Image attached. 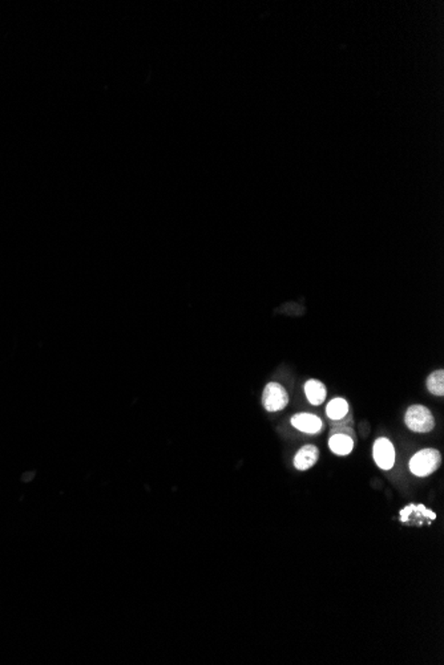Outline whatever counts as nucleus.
<instances>
[{"label": "nucleus", "mask_w": 444, "mask_h": 665, "mask_svg": "<svg viewBox=\"0 0 444 665\" xmlns=\"http://www.w3.org/2000/svg\"><path fill=\"white\" fill-rule=\"evenodd\" d=\"M319 458V451L314 445H306L297 451L294 457V466L295 469L304 472L313 468Z\"/></svg>", "instance_id": "nucleus-7"}, {"label": "nucleus", "mask_w": 444, "mask_h": 665, "mask_svg": "<svg viewBox=\"0 0 444 665\" xmlns=\"http://www.w3.org/2000/svg\"><path fill=\"white\" fill-rule=\"evenodd\" d=\"M304 393L310 404L321 405L326 398V386L319 380H309L304 384Z\"/></svg>", "instance_id": "nucleus-9"}, {"label": "nucleus", "mask_w": 444, "mask_h": 665, "mask_svg": "<svg viewBox=\"0 0 444 665\" xmlns=\"http://www.w3.org/2000/svg\"><path fill=\"white\" fill-rule=\"evenodd\" d=\"M442 463L440 453L436 449H423L412 456L410 470L416 477H427L439 469Z\"/></svg>", "instance_id": "nucleus-1"}, {"label": "nucleus", "mask_w": 444, "mask_h": 665, "mask_svg": "<svg viewBox=\"0 0 444 665\" xmlns=\"http://www.w3.org/2000/svg\"><path fill=\"white\" fill-rule=\"evenodd\" d=\"M292 425L295 429L309 434H317L322 430V421L312 413H298L292 417Z\"/></svg>", "instance_id": "nucleus-6"}, {"label": "nucleus", "mask_w": 444, "mask_h": 665, "mask_svg": "<svg viewBox=\"0 0 444 665\" xmlns=\"http://www.w3.org/2000/svg\"><path fill=\"white\" fill-rule=\"evenodd\" d=\"M326 415H327L329 419L333 420V421L345 420V417L348 415V403H347L345 398H342V397L333 398V400L327 404Z\"/></svg>", "instance_id": "nucleus-10"}, {"label": "nucleus", "mask_w": 444, "mask_h": 665, "mask_svg": "<svg viewBox=\"0 0 444 665\" xmlns=\"http://www.w3.org/2000/svg\"><path fill=\"white\" fill-rule=\"evenodd\" d=\"M374 461L383 470H390L395 465V449L390 440L382 437L375 441L372 448Z\"/></svg>", "instance_id": "nucleus-5"}, {"label": "nucleus", "mask_w": 444, "mask_h": 665, "mask_svg": "<svg viewBox=\"0 0 444 665\" xmlns=\"http://www.w3.org/2000/svg\"><path fill=\"white\" fill-rule=\"evenodd\" d=\"M329 448L336 456H347L354 449V439L346 433H333L329 439Z\"/></svg>", "instance_id": "nucleus-8"}, {"label": "nucleus", "mask_w": 444, "mask_h": 665, "mask_svg": "<svg viewBox=\"0 0 444 665\" xmlns=\"http://www.w3.org/2000/svg\"><path fill=\"white\" fill-rule=\"evenodd\" d=\"M404 422L409 429L416 433H428L435 428L433 413L423 405H412L407 409Z\"/></svg>", "instance_id": "nucleus-2"}, {"label": "nucleus", "mask_w": 444, "mask_h": 665, "mask_svg": "<svg viewBox=\"0 0 444 665\" xmlns=\"http://www.w3.org/2000/svg\"><path fill=\"white\" fill-rule=\"evenodd\" d=\"M262 404L268 412H280L289 404L286 389L278 383H269L262 393Z\"/></svg>", "instance_id": "nucleus-3"}, {"label": "nucleus", "mask_w": 444, "mask_h": 665, "mask_svg": "<svg viewBox=\"0 0 444 665\" xmlns=\"http://www.w3.org/2000/svg\"><path fill=\"white\" fill-rule=\"evenodd\" d=\"M427 389L430 393L435 396H443L444 395V371L438 369L428 376L427 378Z\"/></svg>", "instance_id": "nucleus-11"}, {"label": "nucleus", "mask_w": 444, "mask_h": 665, "mask_svg": "<svg viewBox=\"0 0 444 665\" xmlns=\"http://www.w3.org/2000/svg\"><path fill=\"white\" fill-rule=\"evenodd\" d=\"M435 519H436V514L422 504H409L401 510V522H403L404 525H431V522Z\"/></svg>", "instance_id": "nucleus-4"}]
</instances>
